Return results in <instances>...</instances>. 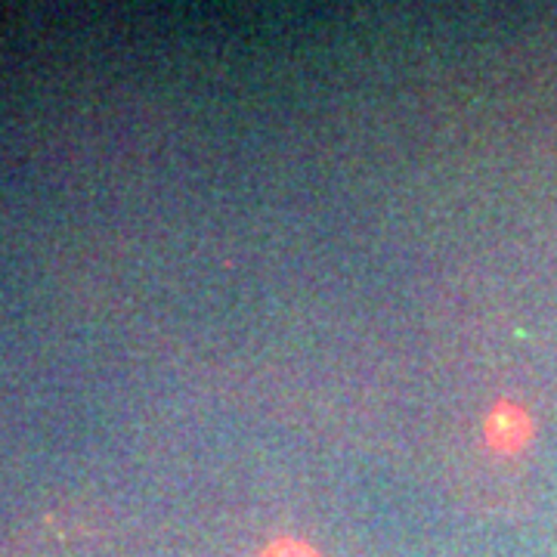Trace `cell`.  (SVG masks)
I'll return each mask as SVG.
<instances>
[{
	"label": "cell",
	"instance_id": "obj_2",
	"mask_svg": "<svg viewBox=\"0 0 557 557\" xmlns=\"http://www.w3.org/2000/svg\"><path fill=\"white\" fill-rule=\"evenodd\" d=\"M260 557H319L307 542H298V539H276L273 545L263 548Z\"/></svg>",
	"mask_w": 557,
	"mask_h": 557
},
{
	"label": "cell",
	"instance_id": "obj_1",
	"mask_svg": "<svg viewBox=\"0 0 557 557\" xmlns=\"http://www.w3.org/2000/svg\"><path fill=\"white\" fill-rule=\"evenodd\" d=\"M486 443L502 453V456H515L520 453L530 437H533V421L527 416V409H520L515 403H498L496 409L486 418Z\"/></svg>",
	"mask_w": 557,
	"mask_h": 557
}]
</instances>
